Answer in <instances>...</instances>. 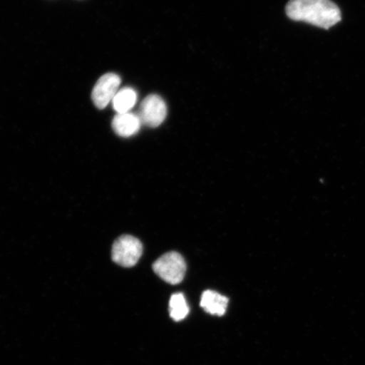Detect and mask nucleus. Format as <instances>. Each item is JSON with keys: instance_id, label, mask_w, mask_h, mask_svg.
<instances>
[{"instance_id": "1", "label": "nucleus", "mask_w": 365, "mask_h": 365, "mask_svg": "<svg viewBox=\"0 0 365 365\" xmlns=\"http://www.w3.org/2000/svg\"><path fill=\"white\" fill-rule=\"evenodd\" d=\"M286 13L292 20L324 29H329L341 19L339 8L330 0H290Z\"/></svg>"}, {"instance_id": "2", "label": "nucleus", "mask_w": 365, "mask_h": 365, "mask_svg": "<svg viewBox=\"0 0 365 365\" xmlns=\"http://www.w3.org/2000/svg\"><path fill=\"white\" fill-rule=\"evenodd\" d=\"M153 271L163 281L173 285L184 280L186 263L182 255L177 252L163 255L153 264Z\"/></svg>"}, {"instance_id": "3", "label": "nucleus", "mask_w": 365, "mask_h": 365, "mask_svg": "<svg viewBox=\"0 0 365 365\" xmlns=\"http://www.w3.org/2000/svg\"><path fill=\"white\" fill-rule=\"evenodd\" d=\"M143 252L141 242L135 237L123 235L113 245L112 259L113 262L123 267H132L139 262Z\"/></svg>"}, {"instance_id": "4", "label": "nucleus", "mask_w": 365, "mask_h": 365, "mask_svg": "<svg viewBox=\"0 0 365 365\" xmlns=\"http://www.w3.org/2000/svg\"><path fill=\"white\" fill-rule=\"evenodd\" d=\"M138 116L141 124L152 128L158 127L165 120L167 105L158 95H149L141 103Z\"/></svg>"}, {"instance_id": "5", "label": "nucleus", "mask_w": 365, "mask_h": 365, "mask_svg": "<svg viewBox=\"0 0 365 365\" xmlns=\"http://www.w3.org/2000/svg\"><path fill=\"white\" fill-rule=\"evenodd\" d=\"M120 83V77L114 73H108L100 77L91 93V99L95 106L98 109H103L112 103L118 91H120L118 88Z\"/></svg>"}, {"instance_id": "6", "label": "nucleus", "mask_w": 365, "mask_h": 365, "mask_svg": "<svg viewBox=\"0 0 365 365\" xmlns=\"http://www.w3.org/2000/svg\"><path fill=\"white\" fill-rule=\"evenodd\" d=\"M141 121L138 114L133 113H117L112 121L114 132L121 137H130L138 133Z\"/></svg>"}, {"instance_id": "7", "label": "nucleus", "mask_w": 365, "mask_h": 365, "mask_svg": "<svg viewBox=\"0 0 365 365\" xmlns=\"http://www.w3.org/2000/svg\"><path fill=\"white\" fill-rule=\"evenodd\" d=\"M228 299L212 290L205 291L200 299V307L212 316L222 317L227 312Z\"/></svg>"}, {"instance_id": "8", "label": "nucleus", "mask_w": 365, "mask_h": 365, "mask_svg": "<svg viewBox=\"0 0 365 365\" xmlns=\"http://www.w3.org/2000/svg\"><path fill=\"white\" fill-rule=\"evenodd\" d=\"M137 102V93L134 89L125 88L118 91L112 104L117 113H130Z\"/></svg>"}, {"instance_id": "9", "label": "nucleus", "mask_w": 365, "mask_h": 365, "mask_svg": "<svg viewBox=\"0 0 365 365\" xmlns=\"http://www.w3.org/2000/svg\"><path fill=\"white\" fill-rule=\"evenodd\" d=\"M170 312L171 317L175 322H180L188 316L190 309L184 294L180 293L171 297Z\"/></svg>"}]
</instances>
